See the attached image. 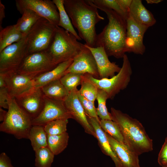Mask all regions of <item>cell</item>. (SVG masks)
<instances>
[{
    "instance_id": "484cf974",
    "label": "cell",
    "mask_w": 167,
    "mask_h": 167,
    "mask_svg": "<svg viewBox=\"0 0 167 167\" xmlns=\"http://www.w3.org/2000/svg\"><path fill=\"white\" fill-rule=\"evenodd\" d=\"M57 7L59 15V21L58 26L73 34L78 41L82 39L79 37L71 23V19L65 9L64 0H53Z\"/></svg>"
},
{
    "instance_id": "7bdbcfd3",
    "label": "cell",
    "mask_w": 167,
    "mask_h": 167,
    "mask_svg": "<svg viewBox=\"0 0 167 167\" xmlns=\"http://www.w3.org/2000/svg\"><path fill=\"white\" fill-rule=\"evenodd\" d=\"M146 1L148 4L158 3L162 1L160 0H146Z\"/></svg>"
},
{
    "instance_id": "ee69618b",
    "label": "cell",
    "mask_w": 167,
    "mask_h": 167,
    "mask_svg": "<svg viewBox=\"0 0 167 167\" xmlns=\"http://www.w3.org/2000/svg\"><path fill=\"white\" fill-rule=\"evenodd\" d=\"M165 141L167 142V137H166V138L165 139Z\"/></svg>"
},
{
    "instance_id": "d590c367",
    "label": "cell",
    "mask_w": 167,
    "mask_h": 167,
    "mask_svg": "<svg viewBox=\"0 0 167 167\" xmlns=\"http://www.w3.org/2000/svg\"><path fill=\"white\" fill-rule=\"evenodd\" d=\"M158 162L162 167H167V142L165 141L159 152Z\"/></svg>"
},
{
    "instance_id": "83f0119b",
    "label": "cell",
    "mask_w": 167,
    "mask_h": 167,
    "mask_svg": "<svg viewBox=\"0 0 167 167\" xmlns=\"http://www.w3.org/2000/svg\"><path fill=\"white\" fill-rule=\"evenodd\" d=\"M35 152L36 167H51L55 155L48 146L40 148Z\"/></svg>"
},
{
    "instance_id": "4dcf8cb0",
    "label": "cell",
    "mask_w": 167,
    "mask_h": 167,
    "mask_svg": "<svg viewBox=\"0 0 167 167\" xmlns=\"http://www.w3.org/2000/svg\"><path fill=\"white\" fill-rule=\"evenodd\" d=\"M99 124L105 133L116 140L125 143L123 137L116 122L112 120H100Z\"/></svg>"
},
{
    "instance_id": "2e32d148",
    "label": "cell",
    "mask_w": 167,
    "mask_h": 167,
    "mask_svg": "<svg viewBox=\"0 0 167 167\" xmlns=\"http://www.w3.org/2000/svg\"><path fill=\"white\" fill-rule=\"evenodd\" d=\"M76 89L69 93L64 100L65 105L71 115L84 128L87 133L96 138L94 129L89 123L86 113L78 99Z\"/></svg>"
},
{
    "instance_id": "b9f144b4",
    "label": "cell",
    "mask_w": 167,
    "mask_h": 167,
    "mask_svg": "<svg viewBox=\"0 0 167 167\" xmlns=\"http://www.w3.org/2000/svg\"><path fill=\"white\" fill-rule=\"evenodd\" d=\"M6 87V82L3 76L0 74V88Z\"/></svg>"
},
{
    "instance_id": "d4e9b609",
    "label": "cell",
    "mask_w": 167,
    "mask_h": 167,
    "mask_svg": "<svg viewBox=\"0 0 167 167\" xmlns=\"http://www.w3.org/2000/svg\"><path fill=\"white\" fill-rule=\"evenodd\" d=\"M47 135L44 126L32 125L29 131L28 139L30 140L34 151L41 148L48 146Z\"/></svg>"
},
{
    "instance_id": "1f68e13d",
    "label": "cell",
    "mask_w": 167,
    "mask_h": 167,
    "mask_svg": "<svg viewBox=\"0 0 167 167\" xmlns=\"http://www.w3.org/2000/svg\"><path fill=\"white\" fill-rule=\"evenodd\" d=\"M84 74L74 73L65 74L60 79V80L66 88L70 92L76 89L81 85Z\"/></svg>"
},
{
    "instance_id": "ffe728a7",
    "label": "cell",
    "mask_w": 167,
    "mask_h": 167,
    "mask_svg": "<svg viewBox=\"0 0 167 167\" xmlns=\"http://www.w3.org/2000/svg\"><path fill=\"white\" fill-rule=\"evenodd\" d=\"M88 120L93 127L102 152L109 156L114 162L115 167H121L119 161L112 150L105 132L101 127L99 122L95 118L86 115Z\"/></svg>"
},
{
    "instance_id": "d6986e66",
    "label": "cell",
    "mask_w": 167,
    "mask_h": 167,
    "mask_svg": "<svg viewBox=\"0 0 167 167\" xmlns=\"http://www.w3.org/2000/svg\"><path fill=\"white\" fill-rule=\"evenodd\" d=\"M129 16L138 24L148 28L156 22L153 14L146 8L141 0H132Z\"/></svg>"
},
{
    "instance_id": "60d3db41",
    "label": "cell",
    "mask_w": 167,
    "mask_h": 167,
    "mask_svg": "<svg viewBox=\"0 0 167 167\" xmlns=\"http://www.w3.org/2000/svg\"><path fill=\"white\" fill-rule=\"evenodd\" d=\"M7 111L4 110L2 108L0 107V121L3 122L4 120Z\"/></svg>"
},
{
    "instance_id": "44dd1931",
    "label": "cell",
    "mask_w": 167,
    "mask_h": 167,
    "mask_svg": "<svg viewBox=\"0 0 167 167\" xmlns=\"http://www.w3.org/2000/svg\"><path fill=\"white\" fill-rule=\"evenodd\" d=\"M73 59L61 63L53 69L33 78L35 88H41L48 83L60 79L65 74L68 68L72 63Z\"/></svg>"
},
{
    "instance_id": "9a60e30c",
    "label": "cell",
    "mask_w": 167,
    "mask_h": 167,
    "mask_svg": "<svg viewBox=\"0 0 167 167\" xmlns=\"http://www.w3.org/2000/svg\"><path fill=\"white\" fill-rule=\"evenodd\" d=\"M44 97L41 88H35L30 92L15 99L19 107L32 120L42 111L44 105Z\"/></svg>"
},
{
    "instance_id": "277c9868",
    "label": "cell",
    "mask_w": 167,
    "mask_h": 167,
    "mask_svg": "<svg viewBox=\"0 0 167 167\" xmlns=\"http://www.w3.org/2000/svg\"><path fill=\"white\" fill-rule=\"evenodd\" d=\"M73 34L56 26L52 42L46 51L56 65L73 59L85 47Z\"/></svg>"
},
{
    "instance_id": "7c38bea8",
    "label": "cell",
    "mask_w": 167,
    "mask_h": 167,
    "mask_svg": "<svg viewBox=\"0 0 167 167\" xmlns=\"http://www.w3.org/2000/svg\"><path fill=\"white\" fill-rule=\"evenodd\" d=\"M2 75L6 82L10 96L12 98L21 97L33 90V78L17 71Z\"/></svg>"
},
{
    "instance_id": "5bb4252c",
    "label": "cell",
    "mask_w": 167,
    "mask_h": 167,
    "mask_svg": "<svg viewBox=\"0 0 167 167\" xmlns=\"http://www.w3.org/2000/svg\"><path fill=\"white\" fill-rule=\"evenodd\" d=\"M85 46L73 58L72 63L66 70L65 74H88L96 78L99 79L98 68L94 57L90 50Z\"/></svg>"
},
{
    "instance_id": "cb8c5ba5",
    "label": "cell",
    "mask_w": 167,
    "mask_h": 167,
    "mask_svg": "<svg viewBox=\"0 0 167 167\" xmlns=\"http://www.w3.org/2000/svg\"><path fill=\"white\" fill-rule=\"evenodd\" d=\"M21 14L22 16L18 19L15 25L18 30L26 36L32 27L41 17L34 11L29 9L24 10Z\"/></svg>"
},
{
    "instance_id": "ba28073f",
    "label": "cell",
    "mask_w": 167,
    "mask_h": 167,
    "mask_svg": "<svg viewBox=\"0 0 167 167\" xmlns=\"http://www.w3.org/2000/svg\"><path fill=\"white\" fill-rule=\"evenodd\" d=\"M28 53L27 36L5 48L0 52V74L17 71Z\"/></svg>"
},
{
    "instance_id": "52a82bcc",
    "label": "cell",
    "mask_w": 167,
    "mask_h": 167,
    "mask_svg": "<svg viewBox=\"0 0 167 167\" xmlns=\"http://www.w3.org/2000/svg\"><path fill=\"white\" fill-rule=\"evenodd\" d=\"M56 26L46 19L40 18L27 36L28 55L46 51L53 40Z\"/></svg>"
},
{
    "instance_id": "8d00e7d4",
    "label": "cell",
    "mask_w": 167,
    "mask_h": 167,
    "mask_svg": "<svg viewBox=\"0 0 167 167\" xmlns=\"http://www.w3.org/2000/svg\"><path fill=\"white\" fill-rule=\"evenodd\" d=\"M10 97L6 87L0 88V107L8 109Z\"/></svg>"
},
{
    "instance_id": "f35d334b",
    "label": "cell",
    "mask_w": 167,
    "mask_h": 167,
    "mask_svg": "<svg viewBox=\"0 0 167 167\" xmlns=\"http://www.w3.org/2000/svg\"><path fill=\"white\" fill-rule=\"evenodd\" d=\"M122 7L129 13L130 8L132 0H117Z\"/></svg>"
},
{
    "instance_id": "30bf717a",
    "label": "cell",
    "mask_w": 167,
    "mask_h": 167,
    "mask_svg": "<svg viewBox=\"0 0 167 167\" xmlns=\"http://www.w3.org/2000/svg\"><path fill=\"white\" fill-rule=\"evenodd\" d=\"M15 2L16 8L21 14L24 10L29 9L53 24L58 26L59 21V13L53 1L16 0Z\"/></svg>"
},
{
    "instance_id": "ac0fdd59",
    "label": "cell",
    "mask_w": 167,
    "mask_h": 167,
    "mask_svg": "<svg viewBox=\"0 0 167 167\" xmlns=\"http://www.w3.org/2000/svg\"><path fill=\"white\" fill-rule=\"evenodd\" d=\"M84 45L90 50L94 57L98 68L99 79L111 78L115 75L116 73L120 71L121 67L115 62L109 61L103 47H91Z\"/></svg>"
},
{
    "instance_id": "4fadbf2b",
    "label": "cell",
    "mask_w": 167,
    "mask_h": 167,
    "mask_svg": "<svg viewBox=\"0 0 167 167\" xmlns=\"http://www.w3.org/2000/svg\"><path fill=\"white\" fill-rule=\"evenodd\" d=\"M126 22V52L143 55L145 51L143 38L148 28L138 24L129 16Z\"/></svg>"
},
{
    "instance_id": "603a6c76",
    "label": "cell",
    "mask_w": 167,
    "mask_h": 167,
    "mask_svg": "<svg viewBox=\"0 0 167 167\" xmlns=\"http://www.w3.org/2000/svg\"><path fill=\"white\" fill-rule=\"evenodd\" d=\"M41 89L45 96L53 99L63 101L70 93L62 84L60 79L48 83Z\"/></svg>"
},
{
    "instance_id": "8fae6325",
    "label": "cell",
    "mask_w": 167,
    "mask_h": 167,
    "mask_svg": "<svg viewBox=\"0 0 167 167\" xmlns=\"http://www.w3.org/2000/svg\"><path fill=\"white\" fill-rule=\"evenodd\" d=\"M44 105L40 114L32 121V125L44 126L48 122L57 119H68L72 117L64 101L53 99L45 96Z\"/></svg>"
},
{
    "instance_id": "e0dca14e",
    "label": "cell",
    "mask_w": 167,
    "mask_h": 167,
    "mask_svg": "<svg viewBox=\"0 0 167 167\" xmlns=\"http://www.w3.org/2000/svg\"><path fill=\"white\" fill-rule=\"evenodd\" d=\"M121 167H140L139 155L125 143L119 142L105 133Z\"/></svg>"
},
{
    "instance_id": "e575fe53",
    "label": "cell",
    "mask_w": 167,
    "mask_h": 167,
    "mask_svg": "<svg viewBox=\"0 0 167 167\" xmlns=\"http://www.w3.org/2000/svg\"><path fill=\"white\" fill-rule=\"evenodd\" d=\"M78 99L81 104L86 115L95 118L100 123V120L98 116L95 107L94 102L90 101L85 98L77 91Z\"/></svg>"
},
{
    "instance_id": "d6a6232c",
    "label": "cell",
    "mask_w": 167,
    "mask_h": 167,
    "mask_svg": "<svg viewBox=\"0 0 167 167\" xmlns=\"http://www.w3.org/2000/svg\"><path fill=\"white\" fill-rule=\"evenodd\" d=\"M68 123V119H57L48 122L44 128L47 134L59 135L66 132Z\"/></svg>"
},
{
    "instance_id": "f1b7e54d",
    "label": "cell",
    "mask_w": 167,
    "mask_h": 167,
    "mask_svg": "<svg viewBox=\"0 0 167 167\" xmlns=\"http://www.w3.org/2000/svg\"><path fill=\"white\" fill-rule=\"evenodd\" d=\"M90 0L97 8L101 7L112 10L126 20L129 17V13L122 7L117 0Z\"/></svg>"
},
{
    "instance_id": "4316f807",
    "label": "cell",
    "mask_w": 167,
    "mask_h": 167,
    "mask_svg": "<svg viewBox=\"0 0 167 167\" xmlns=\"http://www.w3.org/2000/svg\"><path fill=\"white\" fill-rule=\"evenodd\" d=\"M48 147L54 155H58L66 148L69 136L66 132L62 134L50 135L47 134Z\"/></svg>"
},
{
    "instance_id": "74e56055",
    "label": "cell",
    "mask_w": 167,
    "mask_h": 167,
    "mask_svg": "<svg viewBox=\"0 0 167 167\" xmlns=\"http://www.w3.org/2000/svg\"><path fill=\"white\" fill-rule=\"evenodd\" d=\"M0 167H14L10 158L4 152L0 155Z\"/></svg>"
},
{
    "instance_id": "f546056e",
    "label": "cell",
    "mask_w": 167,
    "mask_h": 167,
    "mask_svg": "<svg viewBox=\"0 0 167 167\" xmlns=\"http://www.w3.org/2000/svg\"><path fill=\"white\" fill-rule=\"evenodd\" d=\"M108 99L107 93L104 90L98 89L96 99L98 106L96 108V114L101 120H112L111 113L108 111L106 102Z\"/></svg>"
},
{
    "instance_id": "5b68a950",
    "label": "cell",
    "mask_w": 167,
    "mask_h": 167,
    "mask_svg": "<svg viewBox=\"0 0 167 167\" xmlns=\"http://www.w3.org/2000/svg\"><path fill=\"white\" fill-rule=\"evenodd\" d=\"M8 109L4 120L0 124V131L18 139H28L32 119L19 107L15 99L10 96Z\"/></svg>"
},
{
    "instance_id": "7402d4cb",
    "label": "cell",
    "mask_w": 167,
    "mask_h": 167,
    "mask_svg": "<svg viewBox=\"0 0 167 167\" xmlns=\"http://www.w3.org/2000/svg\"><path fill=\"white\" fill-rule=\"evenodd\" d=\"M25 36L15 27L9 25L0 31V52L8 46L18 42Z\"/></svg>"
},
{
    "instance_id": "8992f818",
    "label": "cell",
    "mask_w": 167,
    "mask_h": 167,
    "mask_svg": "<svg viewBox=\"0 0 167 167\" xmlns=\"http://www.w3.org/2000/svg\"><path fill=\"white\" fill-rule=\"evenodd\" d=\"M123 63L120 71L109 78L97 79L88 74L83 77L93 84L98 89L105 91L108 99H112L121 90L126 89L131 80L132 71L131 64L126 54L124 55Z\"/></svg>"
},
{
    "instance_id": "9c48e42d",
    "label": "cell",
    "mask_w": 167,
    "mask_h": 167,
    "mask_svg": "<svg viewBox=\"0 0 167 167\" xmlns=\"http://www.w3.org/2000/svg\"><path fill=\"white\" fill-rule=\"evenodd\" d=\"M46 51L28 54L25 58L18 72L34 78L56 67Z\"/></svg>"
},
{
    "instance_id": "7a4b0ae2",
    "label": "cell",
    "mask_w": 167,
    "mask_h": 167,
    "mask_svg": "<svg viewBox=\"0 0 167 167\" xmlns=\"http://www.w3.org/2000/svg\"><path fill=\"white\" fill-rule=\"evenodd\" d=\"M97 8L106 14L109 21L97 34L95 48L103 47L108 56L123 58L126 52V20L112 10Z\"/></svg>"
},
{
    "instance_id": "ab89813d",
    "label": "cell",
    "mask_w": 167,
    "mask_h": 167,
    "mask_svg": "<svg viewBox=\"0 0 167 167\" xmlns=\"http://www.w3.org/2000/svg\"><path fill=\"white\" fill-rule=\"evenodd\" d=\"M5 6L0 0V31L3 28L2 24L3 19L5 18Z\"/></svg>"
},
{
    "instance_id": "3957f363",
    "label": "cell",
    "mask_w": 167,
    "mask_h": 167,
    "mask_svg": "<svg viewBox=\"0 0 167 167\" xmlns=\"http://www.w3.org/2000/svg\"><path fill=\"white\" fill-rule=\"evenodd\" d=\"M112 120L118 124L124 143L139 156L153 150L152 140L138 120L111 107Z\"/></svg>"
},
{
    "instance_id": "6da1fadb",
    "label": "cell",
    "mask_w": 167,
    "mask_h": 167,
    "mask_svg": "<svg viewBox=\"0 0 167 167\" xmlns=\"http://www.w3.org/2000/svg\"><path fill=\"white\" fill-rule=\"evenodd\" d=\"M65 9L73 26L85 44L95 47L97 34L96 26L104 19L90 0H64Z\"/></svg>"
},
{
    "instance_id": "836d02e7",
    "label": "cell",
    "mask_w": 167,
    "mask_h": 167,
    "mask_svg": "<svg viewBox=\"0 0 167 167\" xmlns=\"http://www.w3.org/2000/svg\"><path fill=\"white\" fill-rule=\"evenodd\" d=\"M81 85L79 90L80 94L88 100L94 102L96 99L98 89L83 76Z\"/></svg>"
}]
</instances>
